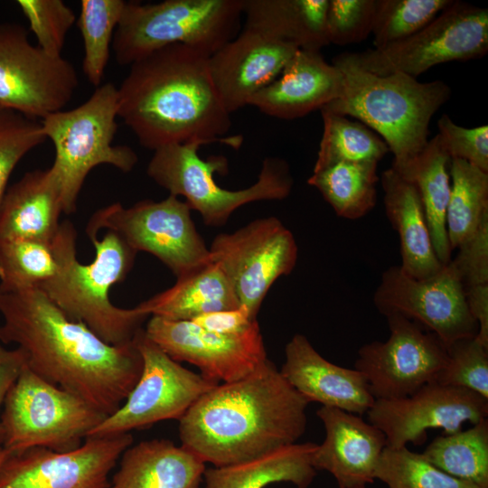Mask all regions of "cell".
Wrapping results in <instances>:
<instances>
[{
	"mask_svg": "<svg viewBox=\"0 0 488 488\" xmlns=\"http://www.w3.org/2000/svg\"><path fill=\"white\" fill-rule=\"evenodd\" d=\"M0 343H14L26 366L107 417L125 401L142 371L133 341L112 345L70 319L41 289H0Z\"/></svg>",
	"mask_w": 488,
	"mask_h": 488,
	"instance_id": "1",
	"label": "cell"
},
{
	"mask_svg": "<svg viewBox=\"0 0 488 488\" xmlns=\"http://www.w3.org/2000/svg\"><path fill=\"white\" fill-rule=\"evenodd\" d=\"M308 404L267 359L204 393L179 419L181 445L214 466L254 459L296 443Z\"/></svg>",
	"mask_w": 488,
	"mask_h": 488,
	"instance_id": "2",
	"label": "cell"
},
{
	"mask_svg": "<svg viewBox=\"0 0 488 488\" xmlns=\"http://www.w3.org/2000/svg\"><path fill=\"white\" fill-rule=\"evenodd\" d=\"M117 116L144 147L222 143L239 147L213 85L209 55L183 44L159 49L130 65L117 89Z\"/></svg>",
	"mask_w": 488,
	"mask_h": 488,
	"instance_id": "3",
	"label": "cell"
},
{
	"mask_svg": "<svg viewBox=\"0 0 488 488\" xmlns=\"http://www.w3.org/2000/svg\"><path fill=\"white\" fill-rule=\"evenodd\" d=\"M95 257L82 264L77 257V233L69 221L61 222L52 244L58 271L39 286L70 319L85 324L106 343H132L149 316L137 305L120 308L112 304L110 288L123 281L133 267L136 252L117 233L89 238Z\"/></svg>",
	"mask_w": 488,
	"mask_h": 488,
	"instance_id": "4",
	"label": "cell"
},
{
	"mask_svg": "<svg viewBox=\"0 0 488 488\" xmlns=\"http://www.w3.org/2000/svg\"><path fill=\"white\" fill-rule=\"evenodd\" d=\"M343 74L342 94L321 110L346 116L376 132L394 155L399 171L416 158L428 143L429 123L450 99L442 80L419 82L396 72L380 76L360 68L350 52L333 60Z\"/></svg>",
	"mask_w": 488,
	"mask_h": 488,
	"instance_id": "5",
	"label": "cell"
},
{
	"mask_svg": "<svg viewBox=\"0 0 488 488\" xmlns=\"http://www.w3.org/2000/svg\"><path fill=\"white\" fill-rule=\"evenodd\" d=\"M243 0L126 2L112 49L120 65H131L172 44L209 56L239 33Z\"/></svg>",
	"mask_w": 488,
	"mask_h": 488,
	"instance_id": "6",
	"label": "cell"
},
{
	"mask_svg": "<svg viewBox=\"0 0 488 488\" xmlns=\"http://www.w3.org/2000/svg\"><path fill=\"white\" fill-rule=\"evenodd\" d=\"M117 100V88L107 82L77 108L41 120L43 133L55 149L51 169L59 183L64 214L75 212L85 179L94 167L109 164L127 173L137 163V155L130 146L113 145Z\"/></svg>",
	"mask_w": 488,
	"mask_h": 488,
	"instance_id": "7",
	"label": "cell"
},
{
	"mask_svg": "<svg viewBox=\"0 0 488 488\" xmlns=\"http://www.w3.org/2000/svg\"><path fill=\"white\" fill-rule=\"evenodd\" d=\"M200 143L173 144L154 151L146 173L170 194L182 196L191 210L198 211L204 223L220 226L226 223L240 206L258 201L286 198L293 187L288 164L277 157L264 160L258 180L237 191L221 187L215 173L228 170L223 156L203 160L198 155Z\"/></svg>",
	"mask_w": 488,
	"mask_h": 488,
	"instance_id": "8",
	"label": "cell"
},
{
	"mask_svg": "<svg viewBox=\"0 0 488 488\" xmlns=\"http://www.w3.org/2000/svg\"><path fill=\"white\" fill-rule=\"evenodd\" d=\"M106 418L80 397L25 366L4 399L0 417L3 448L9 453L32 447L71 451Z\"/></svg>",
	"mask_w": 488,
	"mask_h": 488,
	"instance_id": "9",
	"label": "cell"
},
{
	"mask_svg": "<svg viewBox=\"0 0 488 488\" xmlns=\"http://www.w3.org/2000/svg\"><path fill=\"white\" fill-rule=\"evenodd\" d=\"M101 230L117 233L134 251L152 254L180 277L211 260L209 249L196 230L191 208L169 194L155 202L144 200L130 207L115 202L98 210L86 233L97 237Z\"/></svg>",
	"mask_w": 488,
	"mask_h": 488,
	"instance_id": "10",
	"label": "cell"
},
{
	"mask_svg": "<svg viewBox=\"0 0 488 488\" xmlns=\"http://www.w3.org/2000/svg\"><path fill=\"white\" fill-rule=\"evenodd\" d=\"M487 52V8L453 1L411 36L384 48L350 54L360 68L371 73L400 72L417 79L437 64L478 59Z\"/></svg>",
	"mask_w": 488,
	"mask_h": 488,
	"instance_id": "11",
	"label": "cell"
},
{
	"mask_svg": "<svg viewBox=\"0 0 488 488\" xmlns=\"http://www.w3.org/2000/svg\"><path fill=\"white\" fill-rule=\"evenodd\" d=\"M134 342L143 361L140 376L122 405L89 436L130 433L162 420H179L218 384L173 360L143 328Z\"/></svg>",
	"mask_w": 488,
	"mask_h": 488,
	"instance_id": "12",
	"label": "cell"
},
{
	"mask_svg": "<svg viewBox=\"0 0 488 488\" xmlns=\"http://www.w3.org/2000/svg\"><path fill=\"white\" fill-rule=\"evenodd\" d=\"M79 85L74 66L31 43L27 30L0 23V110L40 121L61 111Z\"/></svg>",
	"mask_w": 488,
	"mask_h": 488,
	"instance_id": "13",
	"label": "cell"
},
{
	"mask_svg": "<svg viewBox=\"0 0 488 488\" xmlns=\"http://www.w3.org/2000/svg\"><path fill=\"white\" fill-rule=\"evenodd\" d=\"M209 251L230 279L240 306L254 320L271 286L292 272L298 255L293 233L276 217L217 235Z\"/></svg>",
	"mask_w": 488,
	"mask_h": 488,
	"instance_id": "14",
	"label": "cell"
},
{
	"mask_svg": "<svg viewBox=\"0 0 488 488\" xmlns=\"http://www.w3.org/2000/svg\"><path fill=\"white\" fill-rule=\"evenodd\" d=\"M386 318L389 338L362 345L354 362L375 399H401L436 381L448 357L447 346L418 324L399 314Z\"/></svg>",
	"mask_w": 488,
	"mask_h": 488,
	"instance_id": "15",
	"label": "cell"
},
{
	"mask_svg": "<svg viewBox=\"0 0 488 488\" xmlns=\"http://www.w3.org/2000/svg\"><path fill=\"white\" fill-rule=\"evenodd\" d=\"M373 303L385 317L402 315L436 334L447 347L475 337L478 332L467 308L463 283L449 262L424 279L408 276L399 266L388 267Z\"/></svg>",
	"mask_w": 488,
	"mask_h": 488,
	"instance_id": "16",
	"label": "cell"
},
{
	"mask_svg": "<svg viewBox=\"0 0 488 488\" xmlns=\"http://www.w3.org/2000/svg\"><path fill=\"white\" fill-rule=\"evenodd\" d=\"M133 444L130 433L88 436L71 451L32 447L9 453L0 488H108L110 472Z\"/></svg>",
	"mask_w": 488,
	"mask_h": 488,
	"instance_id": "17",
	"label": "cell"
},
{
	"mask_svg": "<svg viewBox=\"0 0 488 488\" xmlns=\"http://www.w3.org/2000/svg\"><path fill=\"white\" fill-rule=\"evenodd\" d=\"M369 422L386 437L387 446L401 448L408 443L421 445L427 430L443 429L446 435L487 418L488 399L464 389L429 382L396 399H375L366 412Z\"/></svg>",
	"mask_w": 488,
	"mask_h": 488,
	"instance_id": "18",
	"label": "cell"
},
{
	"mask_svg": "<svg viewBox=\"0 0 488 488\" xmlns=\"http://www.w3.org/2000/svg\"><path fill=\"white\" fill-rule=\"evenodd\" d=\"M144 330L173 360L196 366L203 377L218 384L248 376L267 359L258 322L242 333L221 334L192 321L150 316Z\"/></svg>",
	"mask_w": 488,
	"mask_h": 488,
	"instance_id": "19",
	"label": "cell"
},
{
	"mask_svg": "<svg viewBox=\"0 0 488 488\" xmlns=\"http://www.w3.org/2000/svg\"><path fill=\"white\" fill-rule=\"evenodd\" d=\"M299 49L258 31L243 28L209 56L215 89L231 114L274 81Z\"/></svg>",
	"mask_w": 488,
	"mask_h": 488,
	"instance_id": "20",
	"label": "cell"
},
{
	"mask_svg": "<svg viewBox=\"0 0 488 488\" xmlns=\"http://www.w3.org/2000/svg\"><path fill=\"white\" fill-rule=\"evenodd\" d=\"M325 436L312 455L315 470L329 472L339 488L366 487L374 482V473L383 449L385 435L360 415L322 406L316 411Z\"/></svg>",
	"mask_w": 488,
	"mask_h": 488,
	"instance_id": "21",
	"label": "cell"
},
{
	"mask_svg": "<svg viewBox=\"0 0 488 488\" xmlns=\"http://www.w3.org/2000/svg\"><path fill=\"white\" fill-rule=\"evenodd\" d=\"M280 372L309 403L319 402L362 415L375 401L359 371L329 361L301 333H296L286 343Z\"/></svg>",
	"mask_w": 488,
	"mask_h": 488,
	"instance_id": "22",
	"label": "cell"
},
{
	"mask_svg": "<svg viewBox=\"0 0 488 488\" xmlns=\"http://www.w3.org/2000/svg\"><path fill=\"white\" fill-rule=\"evenodd\" d=\"M343 78L320 51L298 50L269 85L256 93L248 106L280 119H296L321 109L340 97Z\"/></svg>",
	"mask_w": 488,
	"mask_h": 488,
	"instance_id": "23",
	"label": "cell"
},
{
	"mask_svg": "<svg viewBox=\"0 0 488 488\" xmlns=\"http://www.w3.org/2000/svg\"><path fill=\"white\" fill-rule=\"evenodd\" d=\"M63 213L53 171L27 172L7 188L0 206V239H28L52 242Z\"/></svg>",
	"mask_w": 488,
	"mask_h": 488,
	"instance_id": "24",
	"label": "cell"
},
{
	"mask_svg": "<svg viewBox=\"0 0 488 488\" xmlns=\"http://www.w3.org/2000/svg\"><path fill=\"white\" fill-rule=\"evenodd\" d=\"M108 488H200L205 463L168 439L141 441L128 446Z\"/></svg>",
	"mask_w": 488,
	"mask_h": 488,
	"instance_id": "25",
	"label": "cell"
},
{
	"mask_svg": "<svg viewBox=\"0 0 488 488\" xmlns=\"http://www.w3.org/2000/svg\"><path fill=\"white\" fill-rule=\"evenodd\" d=\"M380 180L384 192L386 215L399 237V267L406 274L417 279L435 275L444 264L436 255L416 187L393 167L385 170Z\"/></svg>",
	"mask_w": 488,
	"mask_h": 488,
	"instance_id": "26",
	"label": "cell"
},
{
	"mask_svg": "<svg viewBox=\"0 0 488 488\" xmlns=\"http://www.w3.org/2000/svg\"><path fill=\"white\" fill-rule=\"evenodd\" d=\"M149 316L172 321H192L206 313L240 306L232 285L211 260L177 277L175 284L137 305Z\"/></svg>",
	"mask_w": 488,
	"mask_h": 488,
	"instance_id": "27",
	"label": "cell"
},
{
	"mask_svg": "<svg viewBox=\"0 0 488 488\" xmlns=\"http://www.w3.org/2000/svg\"><path fill=\"white\" fill-rule=\"evenodd\" d=\"M327 5L328 0H243L244 27L300 50L320 51L329 44Z\"/></svg>",
	"mask_w": 488,
	"mask_h": 488,
	"instance_id": "28",
	"label": "cell"
},
{
	"mask_svg": "<svg viewBox=\"0 0 488 488\" xmlns=\"http://www.w3.org/2000/svg\"><path fill=\"white\" fill-rule=\"evenodd\" d=\"M316 446L295 443L254 459L206 468L204 488H265L282 482L307 488L316 474L312 465Z\"/></svg>",
	"mask_w": 488,
	"mask_h": 488,
	"instance_id": "29",
	"label": "cell"
},
{
	"mask_svg": "<svg viewBox=\"0 0 488 488\" xmlns=\"http://www.w3.org/2000/svg\"><path fill=\"white\" fill-rule=\"evenodd\" d=\"M450 162L438 135L428 140L423 151L397 171L416 187L427 218L433 247L442 264L451 260L446 217L450 196Z\"/></svg>",
	"mask_w": 488,
	"mask_h": 488,
	"instance_id": "30",
	"label": "cell"
},
{
	"mask_svg": "<svg viewBox=\"0 0 488 488\" xmlns=\"http://www.w3.org/2000/svg\"><path fill=\"white\" fill-rule=\"evenodd\" d=\"M377 169V162L341 161L314 167L307 183L320 192L337 216L357 220L376 205Z\"/></svg>",
	"mask_w": 488,
	"mask_h": 488,
	"instance_id": "31",
	"label": "cell"
},
{
	"mask_svg": "<svg viewBox=\"0 0 488 488\" xmlns=\"http://www.w3.org/2000/svg\"><path fill=\"white\" fill-rule=\"evenodd\" d=\"M421 455L453 477L488 488V419L436 436Z\"/></svg>",
	"mask_w": 488,
	"mask_h": 488,
	"instance_id": "32",
	"label": "cell"
},
{
	"mask_svg": "<svg viewBox=\"0 0 488 488\" xmlns=\"http://www.w3.org/2000/svg\"><path fill=\"white\" fill-rule=\"evenodd\" d=\"M446 233L452 251L488 217V173L460 159L450 162Z\"/></svg>",
	"mask_w": 488,
	"mask_h": 488,
	"instance_id": "33",
	"label": "cell"
},
{
	"mask_svg": "<svg viewBox=\"0 0 488 488\" xmlns=\"http://www.w3.org/2000/svg\"><path fill=\"white\" fill-rule=\"evenodd\" d=\"M321 114L324 129L314 167L341 161L379 163L389 152L385 141L363 123L329 111Z\"/></svg>",
	"mask_w": 488,
	"mask_h": 488,
	"instance_id": "34",
	"label": "cell"
},
{
	"mask_svg": "<svg viewBox=\"0 0 488 488\" xmlns=\"http://www.w3.org/2000/svg\"><path fill=\"white\" fill-rule=\"evenodd\" d=\"M58 271L52 242L28 239H0V289L39 288Z\"/></svg>",
	"mask_w": 488,
	"mask_h": 488,
	"instance_id": "35",
	"label": "cell"
},
{
	"mask_svg": "<svg viewBox=\"0 0 488 488\" xmlns=\"http://www.w3.org/2000/svg\"><path fill=\"white\" fill-rule=\"evenodd\" d=\"M125 3L123 0L80 1L78 27L84 47L82 70L96 88L101 84Z\"/></svg>",
	"mask_w": 488,
	"mask_h": 488,
	"instance_id": "36",
	"label": "cell"
},
{
	"mask_svg": "<svg viewBox=\"0 0 488 488\" xmlns=\"http://www.w3.org/2000/svg\"><path fill=\"white\" fill-rule=\"evenodd\" d=\"M374 477L388 488H482L449 475L407 446H386L377 464Z\"/></svg>",
	"mask_w": 488,
	"mask_h": 488,
	"instance_id": "37",
	"label": "cell"
},
{
	"mask_svg": "<svg viewBox=\"0 0 488 488\" xmlns=\"http://www.w3.org/2000/svg\"><path fill=\"white\" fill-rule=\"evenodd\" d=\"M453 0H376L375 49L406 39L432 22Z\"/></svg>",
	"mask_w": 488,
	"mask_h": 488,
	"instance_id": "38",
	"label": "cell"
},
{
	"mask_svg": "<svg viewBox=\"0 0 488 488\" xmlns=\"http://www.w3.org/2000/svg\"><path fill=\"white\" fill-rule=\"evenodd\" d=\"M447 351L436 382L466 389L488 399V348L473 337L453 343Z\"/></svg>",
	"mask_w": 488,
	"mask_h": 488,
	"instance_id": "39",
	"label": "cell"
},
{
	"mask_svg": "<svg viewBox=\"0 0 488 488\" xmlns=\"http://www.w3.org/2000/svg\"><path fill=\"white\" fill-rule=\"evenodd\" d=\"M45 139L40 120L12 110H0V206L15 166Z\"/></svg>",
	"mask_w": 488,
	"mask_h": 488,
	"instance_id": "40",
	"label": "cell"
},
{
	"mask_svg": "<svg viewBox=\"0 0 488 488\" xmlns=\"http://www.w3.org/2000/svg\"><path fill=\"white\" fill-rule=\"evenodd\" d=\"M37 46L52 57H61L66 35L75 23L73 10L62 0H18Z\"/></svg>",
	"mask_w": 488,
	"mask_h": 488,
	"instance_id": "41",
	"label": "cell"
},
{
	"mask_svg": "<svg viewBox=\"0 0 488 488\" xmlns=\"http://www.w3.org/2000/svg\"><path fill=\"white\" fill-rule=\"evenodd\" d=\"M376 0H328L325 24L329 44L364 41L372 32Z\"/></svg>",
	"mask_w": 488,
	"mask_h": 488,
	"instance_id": "42",
	"label": "cell"
},
{
	"mask_svg": "<svg viewBox=\"0 0 488 488\" xmlns=\"http://www.w3.org/2000/svg\"><path fill=\"white\" fill-rule=\"evenodd\" d=\"M441 143L451 159L464 160L488 173V126L464 127L444 114L437 121Z\"/></svg>",
	"mask_w": 488,
	"mask_h": 488,
	"instance_id": "43",
	"label": "cell"
},
{
	"mask_svg": "<svg viewBox=\"0 0 488 488\" xmlns=\"http://www.w3.org/2000/svg\"><path fill=\"white\" fill-rule=\"evenodd\" d=\"M456 249L457 254L449 263L464 287L488 284V217Z\"/></svg>",
	"mask_w": 488,
	"mask_h": 488,
	"instance_id": "44",
	"label": "cell"
},
{
	"mask_svg": "<svg viewBox=\"0 0 488 488\" xmlns=\"http://www.w3.org/2000/svg\"><path fill=\"white\" fill-rule=\"evenodd\" d=\"M199 327L221 334H236L249 329L258 320L250 317L249 311L239 306L234 309L210 312L192 320Z\"/></svg>",
	"mask_w": 488,
	"mask_h": 488,
	"instance_id": "45",
	"label": "cell"
},
{
	"mask_svg": "<svg viewBox=\"0 0 488 488\" xmlns=\"http://www.w3.org/2000/svg\"><path fill=\"white\" fill-rule=\"evenodd\" d=\"M468 311L478 325L475 338L488 348V284L465 287Z\"/></svg>",
	"mask_w": 488,
	"mask_h": 488,
	"instance_id": "46",
	"label": "cell"
},
{
	"mask_svg": "<svg viewBox=\"0 0 488 488\" xmlns=\"http://www.w3.org/2000/svg\"><path fill=\"white\" fill-rule=\"evenodd\" d=\"M25 366V356L21 349L9 350L0 343V408L9 388ZM3 443L4 433L0 423V448Z\"/></svg>",
	"mask_w": 488,
	"mask_h": 488,
	"instance_id": "47",
	"label": "cell"
},
{
	"mask_svg": "<svg viewBox=\"0 0 488 488\" xmlns=\"http://www.w3.org/2000/svg\"><path fill=\"white\" fill-rule=\"evenodd\" d=\"M8 454L9 452L7 450H5L3 447L0 448V466L2 465L3 462L7 457Z\"/></svg>",
	"mask_w": 488,
	"mask_h": 488,
	"instance_id": "48",
	"label": "cell"
},
{
	"mask_svg": "<svg viewBox=\"0 0 488 488\" xmlns=\"http://www.w3.org/2000/svg\"><path fill=\"white\" fill-rule=\"evenodd\" d=\"M360 488H366V487H360Z\"/></svg>",
	"mask_w": 488,
	"mask_h": 488,
	"instance_id": "49",
	"label": "cell"
}]
</instances>
